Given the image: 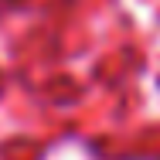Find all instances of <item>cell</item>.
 I'll return each instance as SVG.
<instances>
[{"mask_svg": "<svg viewBox=\"0 0 160 160\" xmlns=\"http://www.w3.org/2000/svg\"><path fill=\"white\" fill-rule=\"evenodd\" d=\"M0 3H28V0H0Z\"/></svg>", "mask_w": 160, "mask_h": 160, "instance_id": "1", "label": "cell"}]
</instances>
